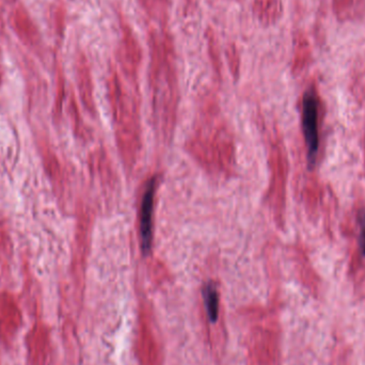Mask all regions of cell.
Instances as JSON below:
<instances>
[{
    "instance_id": "2",
    "label": "cell",
    "mask_w": 365,
    "mask_h": 365,
    "mask_svg": "<svg viewBox=\"0 0 365 365\" xmlns=\"http://www.w3.org/2000/svg\"><path fill=\"white\" fill-rule=\"evenodd\" d=\"M119 21L120 38L118 44V53L126 70H136L141 61V45L137 38L134 28L130 25V21L126 19L124 13H118Z\"/></svg>"
},
{
    "instance_id": "6",
    "label": "cell",
    "mask_w": 365,
    "mask_h": 365,
    "mask_svg": "<svg viewBox=\"0 0 365 365\" xmlns=\"http://www.w3.org/2000/svg\"><path fill=\"white\" fill-rule=\"evenodd\" d=\"M203 300L210 323H216L219 314V294L216 285L210 282L203 287Z\"/></svg>"
},
{
    "instance_id": "5",
    "label": "cell",
    "mask_w": 365,
    "mask_h": 365,
    "mask_svg": "<svg viewBox=\"0 0 365 365\" xmlns=\"http://www.w3.org/2000/svg\"><path fill=\"white\" fill-rule=\"evenodd\" d=\"M141 9L160 27L168 26L170 0H138Z\"/></svg>"
},
{
    "instance_id": "1",
    "label": "cell",
    "mask_w": 365,
    "mask_h": 365,
    "mask_svg": "<svg viewBox=\"0 0 365 365\" xmlns=\"http://www.w3.org/2000/svg\"><path fill=\"white\" fill-rule=\"evenodd\" d=\"M302 128L308 149V164L312 168L319 151V102L312 90L307 91L302 100Z\"/></svg>"
},
{
    "instance_id": "9",
    "label": "cell",
    "mask_w": 365,
    "mask_h": 365,
    "mask_svg": "<svg viewBox=\"0 0 365 365\" xmlns=\"http://www.w3.org/2000/svg\"><path fill=\"white\" fill-rule=\"evenodd\" d=\"M182 1L186 12L192 13L197 8V0H182Z\"/></svg>"
},
{
    "instance_id": "8",
    "label": "cell",
    "mask_w": 365,
    "mask_h": 365,
    "mask_svg": "<svg viewBox=\"0 0 365 365\" xmlns=\"http://www.w3.org/2000/svg\"><path fill=\"white\" fill-rule=\"evenodd\" d=\"M358 225H359V248L362 255L365 257V210L358 212Z\"/></svg>"
},
{
    "instance_id": "3",
    "label": "cell",
    "mask_w": 365,
    "mask_h": 365,
    "mask_svg": "<svg viewBox=\"0 0 365 365\" xmlns=\"http://www.w3.org/2000/svg\"><path fill=\"white\" fill-rule=\"evenodd\" d=\"M156 182L152 179L148 182L147 189L141 201L140 208V245L145 255L151 251L152 237H153V207L154 195H155Z\"/></svg>"
},
{
    "instance_id": "7",
    "label": "cell",
    "mask_w": 365,
    "mask_h": 365,
    "mask_svg": "<svg viewBox=\"0 0 365 365\" xmlns=\"http://www.w3.org/2000/svg\"><path fill=\"white\" fill-rule=\"evenodd\" d=\"M225 56L227 58L230 68L233 71V74H237L240 68V51H238L237 45L235 42H230L225 49Z\"/></svg>"
},
{
    "instance_id": "4",
    "label": "cell",
    "mask_w": 365,
    "mask_h": 365,
    "mask_svg": "<svg viewBox=\"0 0 365 365\" xmlns=\"http://www.w3.org/2000/svg\"><path fill=\"white\" fill-rule=\"evenodd\" d=\"M282 11L281 0H252L253 16L261 25H274L280 19Z\"/></svg>"
}]
</instances>
